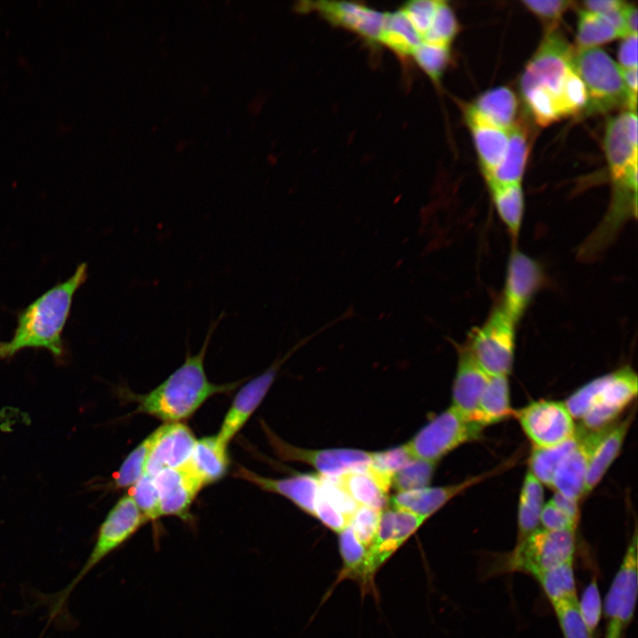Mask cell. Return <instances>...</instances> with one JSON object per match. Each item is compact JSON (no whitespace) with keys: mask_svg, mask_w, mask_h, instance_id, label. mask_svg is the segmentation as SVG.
<instances>
[{"mask_svg":"<svg viewBox=\"0 0 638 638\" xmlns=\"http://www.w3.org/2000/svg\"><path fill=\"white\" fill-rule=\"evenodd\" d=\"M87 277L88 267L82 262L66 280L58 283L19 311L12 337L7 341L0 340V360L33 348L46 349L56 361H63L66 355L63 331L74 297Z\"/></svg>","mask_w":638,"mask_h":638,"instance_id":"1","label":"cell"},{"mask_svg":"<svg viewBox=\"0 0 638 638\" xmlns=\"http://www.w3.org/2000/svg\"><path fill=\"white\" fill-rule=\"evenodd\" d=\"M222 313L211 321L205 340L195 354H187L184 362L160 385L146 394L137 395L136 410L169 423L191 416L210 396L234 389L238 383L217 385L206 377L204 360L220 322Z\"/></svg>","mask_w":638,"mask_h":638,"instance_id":"2","label":"cell"},{"mask_svg":"<svg viewBox=\"0 0 638 638\" xmlns=\"http://www.w3.org/2000/svg\"><path fill=\"white\" fill-rule=\"evenodd\" d=\"M572 66L587 93V112L627 106L635 112L637 98L627 90L619 66L598 47L574 51Z\"/></svg>","mask_w":638,"mask_h":638,"instance_id":"3","label":"cell"},{"mask_svg":"<svg viewBox=\"0 0 638 638\" xmlns=\"http://www.w3.org/2000/svg\"><path fill=\"white\" fill-rule=\"evenodd\" d=\"M573 53L574 50L564 37L550 30L526 65L520 81L522 94L535 90L549 96L556 103L562 118L568 117L564 92L574 73Z\"/></svg>","mask_w":638,"mask_h":638,"instance_id":"4","label":"cell"},{"mask_svg":"<svg viewBox=\"0 0 638 638\" xmlns=\"http://www.w3.org/2000/svg\"><path fill=\"white\" fill-rule=\"evenodd\" d=\"M484 428L450 406L405 445L413 458L438 463L459 446L479 439Z\"/></svg>","mask_w":638,"mask_h":638,"instance_id":"5","label":"cell"},{"mask_svg":"<svg viewBox=\"0 0 638 638\" xmlns=\"http://www.w3.org/2000/svg\"><path fill=\"white\" fill-rule=\"evenodd\" d=\"M575 531L538 528L516 547L499 567L501 572H522L534 578L573 560Z\"/></svg>","mask_w":638,"mask_h":638,"instance_id":"6","label":"cell"},{"mask_svg":"<svg viewBox=\"0 0 638 638\" xmlns=\"http://www.w3.org/2000/svg\"><path fill=\"white\" fill-rule=\"evenodd\" d=\"M517 323L499 305L465 345L489 376H509L514 361Z\"/></svg>","mask_w":638,"mask_h":638,"instance_id":"7","label":"cell"},{"mask_svg":"<svg viewBox=\"0 0 638 638\" xmlns=\"http://www.w3.org/2000/svg\"><path fill=\"white\" fill-rule=\"evenodd\" d=\"M146 522L131 495L121 497L101 524L94 548L87 561L74 579L61 591L56 604L62 605L74 587L95 565L123 545Z\"/></svg>","mask_w":638,"mask_h":638,"instance_id":"8","label":"cell"},{"mask_svg":"<svg viewBox=\"0 0 638 638\" xmlns=\"http://www.w3.org/2000/svg\"><path fill=\"white\" fill-rule=\"evenodd\" d=\"M533 447L547 448L572 438L577 430L574 419L562 401L540 400L514 411Z\"/></svg>","mask_w":638,"mask_h":638,"instance_id":"9","label":"cell"},{"mask_svg":"<svg viewBox=\"0 0 638 638\" xmlns=\"http://www.w3.org/2000/svg\"><path fill=\"white\" fill-rule=\"evenodd\" d=\"M266 432L271 446L281 459L310 465L322 477L336 478L350 471H363L372 462L373 452L354 448H302L283 441L268 429Z\"/></svg>","mask_w":638,"mask_h":638,"instance_id":"10","label":"cell"},{"mask_svg":"<svg viewBox=\"0 0 638 638\" xmlns=\"http://www.w3.org/2000/svg\"><path fill=\"white\" fill-rule=\"evenodd\" d=\"M637 375L625 367L603 376L601 387L593 405L581 419V427L594 431L608 426L636 397Z\"/></svg>","mask_w":638,"mask_h":638,"instance_id":"11","label":"cell"},{"mask_svg":"<svg viewBox=\"0 0 638 638\" xmlns=\"http://www.w3.org/2000/svg\"><path fill=\"white\" fill-rule=\"evenodd\" d=\"M300 12H315L333 26L345 28L371 44L379 43L386 19L381 12L353 2L304 1L297 4Z\"/></svg>","mask_w":638,"mask_h":638,"instance_id":"12","label":"cell"},{"mask_svg":"<svg viewBox=\"0 0 638 638\" xmlns=\"http://www.w3.org/2000/svg\"><path fill=\"white\" fill-rule=\"evenodd\" d=\"M327 328L328 325L323 326L306 338L301 339L289 350L284 358L277 360L263 373L249 381L239 390L224 417L218 435H216L218 441L222 446H228L230 440L237 433L259 407L272 385L281 364L298 350L299 347L302 346Z\"/></svg>","mask_w":638,"mask_h":638,"instance_id":"13","label":"cell"},{"mask_svg":"<svg viewBox=\"0 0 638 638\" xmlns=\"http://www.w3.org/2000/svg\"><path fill=\"white\" fill-rule=\"evenodd\" d=\"M604 152L614 184L626 183L637 175V116L626 111L606 125Z\"/></svg>","mask_w":638,"mask_h":638,"instance_id":"14","label":"cell"},{"mask_svg":"<svg viewBox=\"0 0 638 638\" xmlns=\"http://www.w3.org/2000/svg\"><path fill=\"white\" fill-rule=\"evenodd\" d=\"M542 281L539 263L514 248L507 267L502 300L500 306L517 323Z\"/></svg>","mask_w":638,"mask_h":638,"instance_id":"15","label":"cell"},{"mask_svg":"<svg viewBox=\"0 0 638 638\" xmlns=\"http://www.w3.org/2000/svg\"><path fill=\"white\" fill-rule=\"evenodd\" d=\"M637 533L633 534L623 561L612 580L604 601L608 621L624 628L633 619L637 598Z\"/></svg>","mask_w":638,"mask_h":638,"instance_id":"16","label":"cell"},{"mask_svg":"<svg viewBox=\"0 0 638 638\" xmlns=\"http://www.w3.org/2000/svg\"><path fill=\"white\" fill-rule=\"evenodd\" d=\"M612 424L598 430L585 431L576 447L557 466L550 487L576 501L583 496L592 454Z\"/></svg>","mask_w":638,"mask_h":638,"instance_id":"17","label":"cell"},{"mask_svg":"<svg viewBox=\"0 0 638 638\" xmlns=\"http://www.w3.org/2000/svg\"><path fill=\"white\" fill-rule=\"evenodd\" d=\"M162 516H175L190 519V509L197 494L202 488L200 480L185 466L166 468L154 478Z\"/></svg>","mask_w":638,"mask_h":638,"instance_id":"18","label":"cell"},{"mask_svg":"<svg viewBox=\"0 0 638 638\" xmlns=\"http://www.w3.org/2000/svg\"><path fill=\"white\" fill-rule=\"evenodd\" d=\"M425 520L404 510L393 507L383 510L375 539L369 548L373 570L376 572Z\"/></svg>","mask_w":638,"mask_h":638,"instance_id":"19","label":"cell"},{"mask_svg":"<svg viewBox=\"0 0 638 638\" xmlns=\"http://www.w3.org/2000/svg\"><path fill=\"white\" fill-rule=\"evenodd\" d=\"M195 443L192 432L183 424L168 423L160 426L144 473L154 478L166 468H182L190 460Z\"/></svg>","mask_w":638,"mask_h":638,"instance_id":"20","label":"cell"},{"mask_svg":"<svg viewBox=\"0 0 638 638\" xmlns=\"http://www.w3.org/2000/svg\"><path fill=\"white\" fill-rule=\"evenodd\" d=\"M236 476L254 484L262 490L280 494L290 500L301 510L312 516L314 515L321 483L319 476L299 474L287 478H273L261 476L245 468H239Z\"/></svg>","mask_w":638,"mask_h":638,"instance_id":"21","label":"cell"},{"mask_svg":"<svg viewBox=\"0 0 638 638\" xmlns=\"http://www.w3.org/2000/svg\"><path fill=\"white\" fill-rule=\"evenodd\" d=\"M457 350L451 406L472 419L490 377L478 366L466 346H457Z\"/></svg>","mask_w":638,"mask_h":638,"instance_id":"22","label":"cell"},{"mask_svg":"<svg viewBox=\"0 0 638 638\" xmlns=\"http://www.w3.org/2000/svg\"><path fill=\"white\" fill-rule=\"evenodd\" d=\"M485 475L461 483L396 493L389 502L393 508L404 510L425 519L438 511L455 496L483 479Z\"/></svg>","mask_w":638,"mask_h":638,"instance_id":"23","label":"cell"},{"mask_svg":"<svg viewBox=\"0 0 638 638\" xmlns=\"http://www.w3.org/2000/svg\"><path fill=\"white\" fill-rule=\"evenodd\" d=\"M481 169L487 178L502 161L509 140V131L486 121L471 106L465 112Z\"/></svg>","mask_w":638,"mask_h":638,"instance_id":"24","label":"cell"},{"mask_svg":"<svg viewBox=\"0 0 638 638\" xmlns=\"http://www.w3.org/2000/svg\"><path fill=\"white\" fill-rule=\"evenodd\" d=\"M633 413L619 423H613L595 448L587 469L584 495L600 482L619 455L633 420Z\"/></svg>","mask_w":638,"mask_h":638,"instance_id":"25","label":"cell"},{"mask_svg":"<svg viewBox=\"0 0 638 638\" xmlns=\"http://www.w3.org/2000/svg\"><path fill=\"white\" fill-rule=\"evenodd\" d=\"M203 484L222 478L229 468L227 447L222 446L216 436L196 440L191 455L184 465Z\"/></svg>","mask_w":638,"mask_h":638,"instance_id":"26","label":"cell"},{"mask_svg":"<svg viewBox=\"0 0 638 638\" xmlns=\"http://www.w3.org/2000/svg\"><path fill=\"white\" fill-rule=\"evenodd\" d=\"M529 152V140L525 128L517 123L509 130L504 156L487 177V184L521 183Z\"/></svg>","mask_w":638,"mask_h":638,"instance_id":"27","label":"cell"},{"mask_svg":"<svg viewBox=\"0 0 638 638\" xmlns=\"http://www.w3.org/2000/svg\"><path fill=\"white\" fill-rule=\"evenodd\" d=\"M338 533L343 569L337 581L349 578L359 580L363 588L371 587L375 571L371 566L369 549L359 541L349 525Z\"/></svg>","mask_w":638,"mask_h":638,"instance_id":"28","label":"cell"},{"mask_svg":"<svg viewBox=\"0 0 638 638\" xmlns=\"http://www.w3.org/2000/svg\"><path fill=\"white\" fill-rule=\"evenodd\" d=\"M507 376L490 377L478 400L472 419L486 427L514 415Z\"/></svg>","mask_w":638,"mask_h":638,"instance_id":"29","label":"cell"},{"mask_svg":"<svg viewBox=\"0 0 638 638\" xmlns=\"http://www.w3.org/2000/svg\"><path fill=\"white\" fill-rule=\"evenodd\" d=\"M494 125L510 130L515 124L517 102L515 94L506 87H498L481 94L470 105Z\"/></svg>","mask_w":638,"mask_h":638,"instance_id":"30","label":"cell"},{"mask_svg":"<svg viewBox=\"0 0 638 638\" xmlns=\"http://www.w3.org/2000/svg\"><path fill=\"white\" fill-rule=\"evenodd\" d=\"M543 486L528 470L521 488L517 511V544L538 529L544 506Z\"/></svg>","mask_w":638,"mask_h":638,"instance_id":"31","label":"cell"},{"mask_svg":"<svg viewBox=\"0 0 638 638\" xmlns=\"http://www.w3.org/2000/svg\"><path fill=\"white\" fill-rule=\"evenodd\" d=\"M496 212L512 237L521 229L525 202L521 183L488 184Z\"/></svg>","mask_w":638,"mask_h":638,"instance_id":"32","label":"cell"},{"mask_svg":"<svg viewBox=\"0 0 638 638\" xmlns=\"http://www.w3.org/2000/svg\"><path fill=\"white\" fill-rule=\"evenodd\" d=\"M336 483L358 504L383 510L387 493L367 471H350L333 478Z\"/></svg>","mask_w":638,"mask_h":638,"instance_id":"33","label":"cell"},{"mask_svg":"<svg viewBox=\"0 0 638 638\" xmlns=\"http://www.w3.org/2000/svg\"><path fill=\"white\" fill-rule=\"evenodd\" d=\"M421 43L419 35L401 10L386 14L379 43L399 57L408 58Z\"/></svg>","mask_w":638,"mask_h":638,"instance_id":"34","label":"cell"},{"mask_svg":"<svg viewBox=\"0 0 638 638\" xmlns=\"http://www.w3.org/2000/svg\"><path fill=\"white\" fill-rule=\"evenodd\" d=\"M586 429L578 426L575 434L564 442L547 448L533 447L529 471L543 485L551 486L554 473L563 459L576 447Z\"/></svg>","mask_w":638,"mask_h":638,"instance_id":"35","label":"cell"},{"mask_svg":"<svg viewBox=\"0 0 638 638\" xmlns=\"http://www.w3.org/2000/svg\"><path fill=\"white\" fill-rule=\"evenodd\" d=\"M535 579L540 582L552 605L578 599L573 560L543 572Z\"/></svg>","mask_w":638,"mask_h":638,"instance_id":"36","label":"cell"},{"mask_svg":"<svg viewBox=\"0 0 638 638\" xmlns=\"http://www.w3.org/2000/svg\"><path fill=\"white\" fill-rule=\"evenodd\" d=\"M412 459L406 445L373 452L370 466L366 470L384 491L391 489L393 475Z\"/></svg>","mask_w":638,"mask_h":638,"instance_id":"37","label":"cell"},{"mask_svg":"<svg viewBox=\"0 0 638 638\" xmlns=\"http://www.w3.org/2000/svg\"><path fill=\"white\" fill-rule=\"evenodd\" d=\"M618 37V31L603 16L580 12L576 38L579 49L597 47Z\"/></svg>","mask_w":638,"mask_h":638,"instance_id":"38","label":"cell"},{"mask_svg":"<svg viewBox=\"0 0 638 638\" xmlns=\"http://www.w3.org/2000/svg\"><path fill=\"white\" fill-rule=\"evenodd\" d=\"M159 433L160 427L128 454L114 477L116 488L133 486L144 475L150 453Z\"/></svg>","mask_w":638,"mask_h":638,"instance_id":"39","label":"cell"},{"mask_svg":"<svg viewBox=\"0 0 638 638\" xmlns=\"http://www.w3.org/2000/svg\"><path fill=\"white\" fill-rule=\"evenodd\" d=\"M437 463L412 459L393 477L391 488L397 493L427 487L432 478Z\"/></svg>","mask_w":638,"mask_h":638,"instance_id":"40","label":"cell"},{"mask_svg":"<svg viewBox=\"0 0 638 638\" xmlns=\"http://www.w3.org/2000/svg\"><path fill=\"white\" fill-rule=\"evenodd\" d=\"M459 29L452 8L445 1H439L432 25L422 43L450 47Z\"/></svg>","mask_w":638,"mask_h":638,"instance_id":"41","label":"cell"},{"mask_svg":"<svg viewBox=\"0 0 638 638\" xmlns=\"http://www.w3.org/2000/svg\"><path fill=\"white\" fill-rule=\"evenodd\" d=\"M411 57L434 82H438L449 62L450 47L421 43Z\"/></svg>","mask_w":638,"mask_h":638,"instance_id":"42","label":"cell"},{"mask_svg":"<svg viewBox=\"0 0 638 638\" xmlns=\"http://www.w3.org/2000/svg\"><path fill=\"white\" fill-rule=\"evenodd\" d=\"M130 495L147 521L160 517L159 494L152 477L144 473Z\"/></svg>","mask_w":638,"mask_h":638,"instance_id":"43","label":"cell"},{"mask_svg":"<svg viewBox=\"0 0 638 638\" xmlns=\"http://www.w3.org/2000/svg\"><path fill=\"white\" fill-rule=\"evenodd\" d=\"M564 638H594L586 628L578 610V599L552 605Z\"/></svg>","mask_w":638,"mask_h":638,"instance_id":"44","label":"cell"},{"mask_svg":"<svg viewBox=\"0 0 638 638\" xmlns=\"http://www.w3.org/2000/svg\"><path fill=\"white\" fill-rule=\"evenodd\" d=\"M578 610L586 628L588 633L594 636L603 610L601 595L595 577L591 580L583 591L580 601L578 602Z\"/></svg>","mask_w":638,"mask_h":638,"instance_id":"45","label":"cell"},{"mask_svg":"<svg viewBox=\"0 0 638 638\" xmlns=\"http://www.w3.org/2000/svg\"><path fill=\"white\" fill-rule=\"evenodd\" d=\"M382 510L359 505L350 518L349 525L359 541L368 549L375 539Z\"/></svg>","mask_w":638,"mask_h":638,"instance_id":"46","label":"cell"},{"mask_svg":"<svg viewBox=\"0 0 638 638\" xmlns=\"http://www.w3.org/2000/svg\"><path fill=\"white\" fill-rule=\"evenodd\" d=\"M438 0H415L406 3L400 10L407 17L423 42L433 20Z\"/></svg>","mask_w":638,"mask_h":638,"instance_id":"47","label":"cell"},{"mask_svg":"<svg viewBox=\"0 0 638 638\" xmlns=\"http://www.w3.org/2000/svg\"><path fill=\"white\" fill-rule=\"evenodd\" d=\"M603 376L587 383L564 402L573 419L581 420L587 413L601 387Z\"/></svg>","mask_w":638,"mask_h":638,"instance_id":"48","label":"cell"},{"mask_svg":"<svg viewBox=\"0 0 638 638\" xmlns=\"http://www.w3.org/2000/svg\"><path fill=\"white\" fill-rule=\"evenodd\" d=\"M522 3L541 20L549 23L552 27L572 4V2L565 0H526Z\"/></svg>","mask_w":638,"mask_h":638,"instance_id":"49","label":"cell"},{"mask_svg":"<svg viewBox=\"0 0 638 638\" xmlns=\"http://www.w3.org/2000/svg\"><path fill=\"white\" fill-rule=\"evenodd\" d=\"M314 517L318 518L324 525L335 532H341L349 524L348 519L341 514L318 492Z\"/></svg>","mask_w":638,"mask_h":638,"instance_id":"50","label":"cell"},{"mask_svg":"<svg viewBox=\"0 0 638 638\" xmlns=\"http://www.w3.org/2000/svg\"><path fill=\"white\" fill-rule=\"evenodd\" d=\"M540 524L542 525L543 529L549 531H575L577 527V525L564 513H563L551 502V500H549L547 503H544L541 513Z\"/></svg>","mask_w":638,"mask_h":638,"instance_id":"51","label":"cell"},{"mask_svg":"<svg viewBox=\"0 0 638 638\" xmlns=\"http://www.w3.org/2000/svg\"><path fill=\"white\" fill-rule=\"evenodd\" d=\"M618 58L620 67H637V35L624 38L619 48Z\"/></svg>","mask_w":638,"mask_h":638,"instance_id":"52","label":"cell"},{"mask_svg":"<svg viewBox=\"0 0 638 638\" xmlns=\"http://www.w3.org/2000/svg\"><path fill=\"white\" fill-rule=\"evenodd\" d=\"M551 502L564 513L576 525L580 518L578 501L568 498L557 492L550 499Z\"/></svg>","mask_w":638,"mask_h":638,"instance_id":"53","label":"cell"},{"mask_svg":"<svg viewBox=\"0 0 638 638\" xmlns=\"http://www.w3.org/2000/svg\"><path fill=\"white\" fill-rule=\"evenodd\" d=\"M626 3L619 0H594L585 1L584 7L587 12L598 15H604L614 11L621 10Z\"/></svg>","mask_w":638,"mask_h":638,"instance_id":"54","label":"cell"},{"mask_svg":"<svg viewBox=\"0 0 638 638\" xmlns=\"http://www.w3.org/2000/svg\"><path fill=\"white\" fill-rule=\"evenodd\" d=\"M620 72L623 82L630 95L637 98V67H620Z\"/></svg>","mask_w":638,"mask_h":638,"instance_id":"55","label":"cell"},{"mask_svg":"<svg viewBox=\"0 0 638 638\" xmlns=\"http://www.w3.org/2000/svg\"><path fill=\"white\" fill-rule=\"evenodd\" d=\"M624 20L628 35H637V8L626 4L622 10Z\"/></svg>","mask_w":638,"mask_h":638,"instance_id":"56","label":"cell"},{"mask_svg":"<svg viewBox=\"0 0 638 638\" xmlns=\"http://www.w3.org/2000/svg\"><path fill=\"white\" fill-rule=\"evenodd\" d=\"M624 629L619 624L608 621L605 638H621Z\"/></svg>","mask_w":638,"mask_h":638,"instance_id":"57","label":"cell"}]
</instances>
